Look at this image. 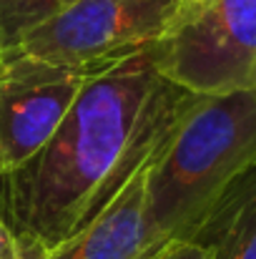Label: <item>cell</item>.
<instances>
[{"instance_id": "cell-8", "label": "cell", "mask_w": 256, "mask_h": 259, "mask_svg": "<svg viewBox=\"0 0 256 259\" xmlns=\"http://www.w3.org/2000/svg\"><path fill=\"white\" fill-rule=\"evenodd\" d=\"M81 0H0V56L25 33L56 18Z\"/></svg>"}, {"instance_id": "cell-11", "label": "cell", "mask_w": 256, "mask_h": 259, "mask_svg": "<svg viewBox=\"0 0 256 259\" xmlns=\"http://www.w3.org/2000/svg\"><path fill=\"white\" fill-rule=\"evenodd\" d=\"M13 242H15V234H13V229L0 219V259H5L10 254V249H13Z\"/></svg>"}, {"instance_id": "cell-10", "label": "cell", "mask_w": 256, "mask_h": 259, "mask_svg": "<svg viewBox=\"0 0 256 259\" xmlns=\"http://www.w3.org/2000/svg\"><path fill=\"white\" fill-rule=\"evenodd\" d=\"M153 259H211V254L198 242H176Z\"/></svg>"}, {"instance_id": "cell-7", "label": "cell", "mask_w": 256, "mask_h": 259, "mask_svg": "<svg viewBox=\"0 0 256 259\" xmlns=\"http://www.w3.org/2000/svg\"><path fill=\"white\" fill-rule=\"evenodd\" d=\"M188 242L203 244L211 259H256V166L229 186Z\"/></svg>"}, {"instance_id": "cell-9", "label": "cell", "mask_w": 256, "mask_h": 259, "mask_svg": "<svg viewBox=\"0 0 256 259\" xmlns=\"http://www.w3.org/2000/svg\"><path fill=\"white\" fill-rule=\"evenodd\" d=\"M15 234V232H13ZM48 247L40 242V239H35V237H30V234H15V242H13V249H10V254L5 259H48Z\"/></svg>"}, {"instance_id": "cell-12", "label": "cell", "mask_w": 256, "mask_h": 259, "mask_svg": "<svg viewBox=\"0 0 256 259\" xmlns=\"http://www.w3.org/2000/svg\"><path fill=\"white\" fill-rule=\"evenodd\" d=\"M203 3H209V0H181V10H178V15L181 13H188V10H196V8H201ZM176 15V18H178Z\"/></svg>"}, {"instance_id": "cell-6", "label": "cell", "mask_w": 256, "mask_h": 259, "mask_svg": "<svg viewBox=\"0 0 256 259\" xmlns=\"http://www.w3.org/2000/svg\"><path fill=\"white\" fill-rule=\"evenodd\" d=\"M151 166H146L81 232L53 247L48 259H153L146 227V179Z\"/></svg>"}, {"instance_id": "cell-5", "label": "cell", "mask_w": 256, "mask_h": 259, "mask_svg": "<svg viewBox=\"0 0 256 259\" xmlns=\"http://www.w3.org/2000/svg\"><path fill=\"white\" fill-rule=\"evenodd\" d=\"M93 73L0 56V176L28 164L50 141Z\"/></svg>"}, {"instance_id": "cell-1", "label": "cell", "mask_w": 256, "mask_h": 259, "mask_svg": "<svg viewBox=\"0 0 256 259\" xmlns=\"http://www.w3.org/2000/svg\"><path fill=\"white\" fill-rule=\"evenodd\" d=\"M198 98L159 76L153 43L95 71L50 141L0 176V219L48 249L63 244L164 154Z\"/></svg>"}, {"instance_id": "cell-4", "label": "cell", "mask_w": 256, "mask_h": 259, "mask_svg": "<svg viewBox=\"0 0 256 259\" xmlns=\"http://www.w3.org/2000/svg\"><path fill=\"white\" fill-rule=\"evenodd\" d=\"M164 81L193 96L256 88V0H209L181 13L153 43Z\"/></svg>"}, {"instance_id": "cell-2", "label": "cell", "mask_w": 256, "mask_h": 259, "mask_svg": "<svg viewBox=\"0 0 256 259\" xmlns=\"http://www.w3.org/2000/svg\"><path fill=\"white\" fill-rule=\"evenodd\" d=\"M256 166V88L201 96L146 179L151 257L188 242L214 204Z\"/></svg>"}, {"instance_id": "cell-3", "label": "cell", "mask_w": 256, "mask_h": 259, "mask_svg": "<svg viewBox=\"0 0 256 259\" xmlns=\"http://www.w3.org/2000/svg\"><path fill=\"white\" fill-rule=\"evenodd\" d=\"M178 10L181 0H81L5 53L53 68L103 71L164 38Z\"/></svg>"}]
</instances>
